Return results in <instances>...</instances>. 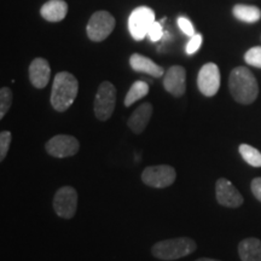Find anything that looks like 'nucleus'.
<instances>
[{
  "mask_svg": "<svg viewBox=\"0 0 261 261\" xmlns=\"http://www.w3.org/2000/svg\"><path fill=\"white\" fill-rule=\"evenodd\" d=\"M228 87L233 99L241 104H252L259 94L255 76L246 67H237L231 71Z\"/></svg>",
  "mask_w": 261,
  "mask_h": 261,
  "instance_id": "1",
  "label": "nucleus"
},
{
  "mask_svg": "<svg viewBox=\"0 0 261 261\" xmlns=\"http://www.w3.org/2000/svg\"><path fill=\"white\" fill-rule=\"evenodd\" d=\"M79 91V83L73 74L61 71L54 79L51 91V106L56 112H67L73 106Z\"/></svg>",
  "mask_w": 261,
  "mask_h": 261,
  "instance_id": "2",
  "label": "nucleus"
},
{
  "mask_svg": "<svg viewBox=\"0 0 261 261\" xmlns=\"http://www.w3.org/2000/svg\"><path fill=\"white\" fill-rule=\"evenodd\" d=\"M197 249V244L192 238L178 237L160 241L151 248V254L156 259L172 261L190 255Z\"/></svg>",
  "mask_w": 261,
  "mask_h": 261,
  "instance_id": "3",
  "label": "nucleus"
},
{
  "mask_svg": "<svg viewBox=\"0 0 261 261\" xmlns=\"http://www.w3.org/2000/svg\"><path fill=\"white\" fill-rule=\"evenodd\" d=\"M116 104V87L109 81H103L94 97V115L99 121L110 119Z\"/></svg>",
  "mask_w": 261,
  "mask_h": 261,
  "instance_id": "4",
  "label": "nucleus"
},
{
  "mask_svg": "<svg viewBox=\"0 0 261 261\" xmlns=\"http://www.w3.org/2000/svg\"><path fill=\"white\" fill-rule=\"evenodd\" d=\"M114 28H115L114 16L110 12L100 10V11L94 12L89 19L86 27L87 37L92 41L100 42L112 34Z\"/></svg>",
  "mask_w": 261,
  "mask_h": 261,
  "instance_id": "5",
  "label": "nucleus"
},
{
  "mask_svg": "<svg viewBox=\"0 0 261 261\" xmlns=\"http://www.w3.org/2000/svg\"><path fill=\"white\" fill-rule=\"evenodd\" d=\"M155 22V12L148 6H139L135 9L128 18L130 35L137 41L143 40L148 35L149 29Z\"/></svg>",
  "mask_w": 261,
  "mask_h": 261,
  "instance_id": "6",
  "label": "nucleus"
},
{
  "mask_svg": "<svg viewBox=\"0 0 261 261\" xmlns=\"http://www.w3.org/2000/svg\"><path fill=\"white\" fill-rule=\"evenodd\" d=\"M177 178V172L172 166L160 165L146 167L142 173V180L150 188L163 189L171 187Z\"/></svg>",
  "mask_w": 261,
  "mask_h": 261,
  "instance_id": "7",
  "label": "nucleus"
},
{
  "mask_svg": "<svg viewBox=\"0 0 261 261\" xmlns=\"http://www.w3.org/2000/svg\"><path fill=\"white\" fill-rule=\"evenodd\" d=\"M80 149V143L75 137L58 135L52 137L45 144V150L52 158L65 159L76 154Z\"/></svg>",
  "mask_w": 261,
  "mask_h": 261,
  "instance_id": "8",
  "label": "nucleus"
},
{
  "mask_svg": "<svg viewBox=\"0 0 261 261\" xmlns=\"http://www.w3.org/2000/svg\"><path fill=\"white\" fill-rule=\"evenodd\" d=\"M54 210L60 218L71 219L77 210V192L71 187L58 189L54 197Z\"/></svg>",
  "mask_w": 261,
  "mask_h": 261,
  "instance_id": "9",
  "label": "nucleus"
},
{
  "mask_svg": "<svg viewBox=\"0 0 261 261\" xmlns=\"http://www.w3.org/2000/svg\"><path fill=\"white\" fill-rule=\"evenodd\" d=\"M197 86L205 97H213L220 89V70L215 63H207L201 68L197 76Z\"/></svg>",
  "mask_w": 261,
  "mask_h": 261,
  "instance_id": "10",
  "label": "nucleus"
},
{
  "mask_svg": "<svg viewBox=\"0 0 261 261\" xmlns=\"http://www.w3.org/2000/svg\"><path fill=\"white\" fill-rule=\"evenodd\" d=\"M215 195L217 201L221 205L228 208H238L243 203V196L233 187L230 180L225 178H220L215 184Z\"/></svg>",
  "mask_w": 261,
  "mask_h": 261,
  "instance_id": "11",
  "label": "nucleus"
},
{
  "mask_svg": "<svg viewBox=\"0 0 261 261\" xmlns=\"http://www.w3.org/2000/svg\"><path fill=\"white\" fill-rule=\"evenodd\" d=\"M163 87L174 97H181L187 91V70L181 65H173L166 71Z\"/></svg>",
  "mask_w": 261,
  "mask_h": 261,
  "instance_id": "12",
  "label": "nucleus"
},
{
  "mask_svg": "<svg viewBox=\"0 0 261 261\" xmlns=\"http://www.w3.org/2000/svg\"><path fill=\"white\" fill-rule=\"evenodd\" d=\"M51 77V68L45 58H34L29 65V80L37 89H44L47 86Z\"/></svg>",
  "mask_w": 261,
  "mask_h": 261,
  "instance_id": "13",
  "label": "nucleus"
},
{
  "mask_svg": "<svg viewBox=\"0 0 261 261\" xmlns=\"http://www.w3.org/2000/svg\"><path fill=\"white\" fill-rule=\"evenodd\" d=\"M152 115V106L150 103H143L142 106L137 108L133 112L132 115L127 121V126L130 128L133 133L136 135H140L142 132H144L146 126L149 125L150 119Z\"/></svg>",
  "mask_w": 261,
  "mask_h": 261,
  "instance_id": "14",
  "label": "nucleus"
},
{
  "mask_svg": "<svg viewBox=\"0 0 261 261\" xmlns=\"http://www.w3.org/2000/svg\"><path fill=\"white\" fill-rule=\"evenodd\" d=\"M129 65L135 71L149 74L154 77H161L165 74V70H163L162 67H160L159 64H156L150 58L139 54H133L129 57Z\"/></svg>",
  "mask_w": 261,
  "mask_h": 261,
  "instance_id": "15",
  "label": "nucleus"
},
{
  "mask_svg": "<svg viewBox=\"0 0 261 261\" xmlns=\"http://www.w3.org/2000/svg\"><path fill=\"white\" fill-rule=\"evenodd\" d=\"M68 14V4L64 0H48L40 9V15L48 22H60Z\"/></svg>",
  "mask_w": 261,
  "mask_h": 261,
  "instance_id": "16",
  "label": "nucleus"
},
{
  "mask_svg": "<svg viewBox=\"0 0 261 261\" xmlns=\"http://www.w3.org/2000/svg\"><path fill=\"white\" fill-rule=\"evenodd\" d=\"M238 254L242 261H261V241L254 237L241 241Z\"/></svg>",
  "mask_w": 261,
  "mask_h": 261,
  "instance_id": "17",
  "label": "nucleus"
},
{
  "mask_svg": "<svg viewBox=\"0 0 261 261\" xmlns=\"http://www.w3.org/2000/svg\"><path fill=\"white\" fill-rule=\"evenodd\" d=\"M232 12L234 17L246 23H255L261 18V10L254 5H234Z\"/></svg>",
  "mask_w": 261,
  "mask_h": 261,
  "instance_id": "18",
  "label": "nucleus"
},
{
  "mask_svg": "<svg viewBox=\"0 0 261 261\" xmlns=\"http://www.w3.org/2000/svg\"><path fill=\"white\" fill-rule=\"evenodd\" d=\"M149 93V85L145 81H136L135 84L130 86V89L127 92L125 97V106L130 107L133 103H136L137 100L142 99L143 97H145Z\"/></svg>",
  "mask_w": 261,
  "mask_h": 261,
  "instance_id": "19",
  "label": "nucleus"
},
{
  "mask_svg": "<svg viewBox=\"0 0 261 261\" xmlns=\"http://www.w3.org/2000/svg\"><path fill=\"white\" fill-rule=\"evenodd\" d=\"M238 150L248 165H250L252 167H261V152L259 150L248 144H241Z\"/></svg>",
  "mask_w": 261,
  "mask_h": 261,
  "instance_id": "20",
  "label": "nucleus"
},
{
  "mask_svg": "<svg viewBox=\"0 0 261 261\" xmlns=\"http://www.w3.org/2000/svg\"><path fill=\"white\" fill-rule=\"evenodd\" d=\"M12 99H14V94L9 87H3L0 90V119L5 116V114L9 112L11 108Z\"/></svg>",
  "mask_w": 261,
  "mask_h": 261,
  "instance_id": "21",
  "label": "nucleus"
},
{
  "mask_svg": "<svg viewBox=\"0 0 261 261\" xmlns=\"http://www.w3.org/2000/svg\"><path fill=\"white\" fill-rule=\"evenodd\" d=\"M244 61L247 62V64L261 69V46H254L249 48L244 55Z\"/></svg>",
  "mask_w": 261,
  "mask_h": 261,
  "instance_id": "22",
  "label": "nucleus"
},
{
  "mask_svg": "<svg viewBox=\"0 0 261 261\" xmlns=\"http://www.w3.org/2000/svg\"><path fill=\"white\" fill-rule=\"evenodd\" d=\"M12 135L9 130H3L0 133V161H4V159L8 155L10 144H11Z\"/></svg>",
  "mask_w": 261,
  "mask_h": 261,
  "instance_id": "23",
  "label": "nucleus"
},
{
  "mask_svg": "<svg viewBox=\"0 0 261 261\" xmlns=\"http://www.w3.org/2000/svg\"><path fill=\"white\" fill-rule=\"evenodd\" d=\"M202 45V35L201 34H195L194 37H191L190 41L187 45V54L188 55H194L200 50Z\"/></svg>",
  "mask_w": 261,
  "mask_h": 261,
  "instance_id": "24",
  "label": "nucleus"
},
{
  "mask_svg": "<svg viewBox=\"0 0 261 261\" xmlns=\"http://www.w3.org/2000/svg\"><path fill=\"white\" fill-rule=\"evenodd\" d=\"M178 25H179V28L181 29V32L184 33V34H187L188 37L191 38V37H194V35L196 34L194 25H192V23H191L190 21H189L188 18L179 17L178 18Z\"/></svg>",
  "mask_w": 261,
  "mask_h": 261,
  "instance_id": "25",
  "label": "nucleus"
},
{
  "mask_svg": "<svg viewBox=\"0 0 261 261\" xmlns=\"http://www.w3.org/2000/svg\"><path fill=\"white\" fill-rule=\"evenodd\" d=\"M163 31H162V24L160 22H154L151 27L149 29L148 37L150 38L151 41H159L160 39H162Z\"/></svg>",
  "mask_w": 261,
  "mask_h": 261,
  "instance_id": "26",
  "label": "nucleus"
},
{
  "mask_svg": "<svg viewBox=\"0 0 261 261\" xmlns=\"http://www.w3.org/2000/svg\"><path fill=\"white\" fill-rule=\"evenodd\" d=\"M250 189H252L253 195L255 196L256 200L261 202V178H255L253 179L252 184H250Z\"/></svg>",
  "mask_w": 261,
  "mask_h": 261,
  "instance_id": "27",
  "label": "nucleus"
},
{
  "mask_svg": "<svg viewBox=\"0 0 261 261\" xmlns=\"http://www.w3.org/2000/svg\"><path fill=\"white\" fill-rule=\"evenodd\" d=\"M195 261H220V260H215V259H211V257H201V259H197Z\"/></svg>",
  "mask_w": 261,
  "mask_h": 261,
  "instance_id": "28",
  "label": "nucleus"
}]
</instances>
